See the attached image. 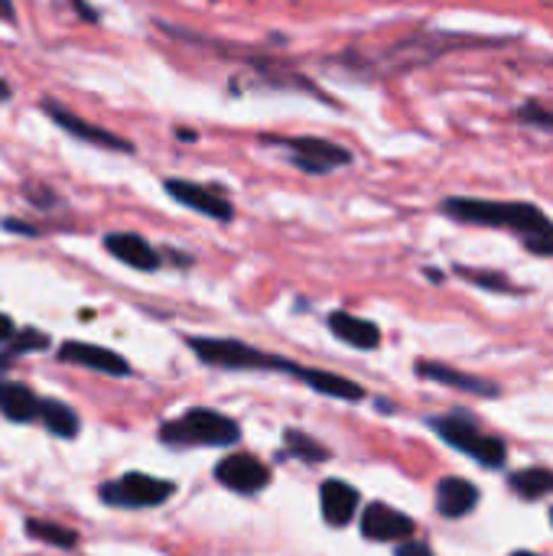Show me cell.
<instances>
[{"label":"cell","instance_id":"6da1fadb","mask_svg":"<svg viewBox=\"0 0 553 556\" xmlns=\"http://www.w3.org/2000/svg\"><path fill=\"white\" fill-rule=\"evenodd\" d=\"M440 212L460 225L512 231L525 244V251H531L535 257H553V222L544 208H538L531 202H495V199L453 195V199H443Z\"/></svg>","mask_w":553,"mask_h":556},{"label":"cell","instance_id":"7a4b0ae2","mask_svg":"<svg viewBox=\"0 0 553 556\" xmlns=\"http://www.w3.org/2000/svg\"><path fill=\"white\" fill-rule=\"evenodd\" d=\"M427 427L453 450H460L463 456H469L473 463H479L482 469H502L508 463V446L502 437L486 433L482 424L469 414V410H450L440 417H430Z\"/></svg>","mask_w":553,"mask_h":556},{"label":"cell","instance_id":"3957f363","mask_svg":"<svg viewBox=\"0 0 553 556\" xmlns=\"http://www.w3.org/2000/svg\"><path fill=\"white\" fill-rule=\"evenodd\" d=\"M160 440L169 446H235L241 440V427L218 410L196 407L176 420H166L160 427Z\"/></svg>","mask_w":553,"mask_h":556},{"label":"cell","instance_id":"277c9868","mask_svg":"<svg viewBox=\"0 0 553 556\" xmlns=\"http://www.w3.org/2000/svg\"><path fill=\"white\" fill-rule=\"evenodd\" d=\"M189 349L199 355V362L215 365V368H228V371H248V368H287V358H274L264 355L238 339H189Z\"/></svg>","mask_w":553,"mask_h":556},{"label":"cell","instance_id":"5b68a950","mask_svg":"<svg viewBox=\"0 0 553 556\" xmlns=\"http://www.w3.org/2000/svg\"><path fill=\"white\" fill-rule=\"evenodd\" d=\"M101 502L111 508H156L176 495V485L143 472H127L111 485H101Z\"/></svg>","mask_w":553,"mask_h":556},{"label":"cell","instance_id":"8992f818","mask_svg":"<svg viewBox=\"0 0 553 556\" xmlns=\"http://www.w3.org/2000/svg\"><path fill=\"white\" fill-rule=\"evenodd\" d=\"M290 163L310 176H326L339 166H349L352 163V153L326 137H290V140H280Z\"/></svg>","mask_w":553,"mask_h":556},{"label":"cell","instance_id":"52a82bcc","mask_svg":"<svg viewBox=\"0 0 553 556\" xmlns=\"http://www.w3.org/2000/svg\"><path fill=\"white\" fill-rule=\"evenodd\" d=\"M42 114H46L55 127H62L68 137H75V140H85V143H91V147L114 150V153H134V143H130V140H124V137H117V134H111V130L91 124V121H85L81 114H75V111H68L65 104H59L55 98H42Z\"/></svg>","mask_w":553,"mask_h":556},{"label":"cell","instance_id":"ba28073f","mask_svg":"<svg viewBox=\"0 0 553 556\" xmlns=\"http://www.w3.org/2000/svg\"><path fill=\"white\" fill-rule=\"evenodd\" d=\"M417 531L414 518H407L404 511L385 505V502H372L365 511H362V538L365 541H375V544H401V541H411Z\"/></svg>","mask_w":553,"mask_h":556},{"label":"cell","instance_id":"9c48e42d","mask_svg":"<svg viewBox=\"0 0 553 556\" xmlns=\"http://www.w3.org/2000/svg\"><path fill=\"white\" fill-rule=\"evenodd\" d=\"M215 479L241 495H254L271 485V469L251 453H231L215 466Z\"/></svg>","mask_w":553,"mask_h":556},{"label":"cell","instance_id":"30bf717a","mask_svg":"<svg viewBox=\"0 0 553 556\" xmlns=\"http://www.w3.org/2000/svg\"><path fill=\"white\" fill-rule=\"evenodd\" d=\"M414 371L424 378V381H433V384H443V388H453V391H463V394H473V397H486V401H495L502 394V388L489 378H479V375H469V371H460V368H450L443 362H417Z\"/></svg>","mask_w":553,"mask_h":556},{"label":"cell","instance_id":"8fae6325","mask_svg":"<svg viewBox=\"0 0 553 556\" xmlns=\"http://www.w3.org/2000/svg\"><path fill=\"white\" fill-rule=\"evenodd\" d=\"M166 192H169L179 205H186V208H192V212H199V215H205V218H215V222H231V218H235L231 202L222 199V195H218L215 189H209V186H199V182H189V179H166Z\"/></svg>","mask_w":553,"mask_h":556},{"label":"cell","instance_id":"7c38bea8","mask_svg":"<svg viewBox=\"0 0 553 556\" xmlns=\"http://www.w3.org/2000/svg\"><path fill=\"white\" fill-rule=\"evenodd\" d=\"M59 362L81 365V368H91V371L108 375V378H127L130 375V365L117 352L101 349V345H91V342H62Z\"/></svg>","mask_w":553,"mask_h":556},{"label":"cell","instance_id":"4fadbf2b","mask_svg":"<svg viewBox=\"0 0 553 556\" xmlns=\"http://www.w3.org/2000/svg\"><path fill=\"white\" fill-rule=\"evenodd\" d=\"M287 375L300 378L316 394H326V397H336V401H349V404L365 401V388L349 381V378H342V375H332V371H323V368H306V365H297V362H290Z\"/></svg>","mask_w":553,"mask_h":556},{"label":"cell","instance_id":"5bb4252c","mask_svg":"<svg viewBox=\"0 0 553 556\" xmlns=\"http://www.w3.org/2000/svg\"><path fill=\"white\" fill-rule=\"evenodd\" d=\"M479 498L482 492L469 482V479H460V476H447L437 482V511L450 521L456 518H466L479 508Z\"/></svg>","mask_w":553,"mask_h":556},{"label":"cell","instance_id":"9a60e30c","mask_svg":"<svg viewBox=\"0 0 553 556\" xmlns=\"http://www.w3.org/2000/svg\"><path fill=\"white\" fill-rule=\"evenodd\" d=\"M319 505H323V518H326L329 528H345L355 518V511L362 505V495H359L355 485H349L342 479H329L319 489Z\"/></svg>","mask_w":553,"mask_h":556},{"label":"cell","instance_id":"2e32d148","mask_svg":"<svg viewBox=\"0 0 553 556\" xmlns=\"http://www.w3.org/2000/svg\"><path fill=\"white\" fill-rule=\"evenodd\" d=\"M104 251L134 270H156L160 267V254L153 251V244L134 231H111L104 238Z\"/></svg>","mask_w":553,"mask_h":556},{"label":"cell","instance_id":"e0dca14e","mask_svg":"<svg viewBox=\"0 0 553 556\" xmlns=\"http://www.w3.org/2000/svg\"><path fill=\"white\" fill-rule=\"evenodd\" d=\"M329 332L336 339H342L345 345L359 349V352H375L381 345V329L372 323V319H362V316H352L345 309H336L329 313Z\"/></svg>","mask_w":553,"mask_h":556},{"label":"cell","instance_id":"ac0fdd59","mask_svg":"<svg viewBox=\"0 0 553 556\" xmlns=\"http://www.w3.org/2000/svg\"><path fill=\"white\" fill-rule=\"evenodd\" d=\"M0 414L13 424H29L39 414V397L20 381H0Z\"/></svg>","mask_w":553,"mask_h":556},{"label":"cell","instance_id":"d6986e66","mask_svg":"<svg viewBox=\"0 0 553 556\" xmlns=\"http://www.w3.org/2000/svg\"><path fill=\"white\" fill-rule=\"evenodd\" d=\"M508 489L521 498V502H544L553 498V469L548 466H528L508 476Z\"/></svg>","mask_w":553,"mask_h":556},{"label":"cell","instance_id":"ffe728a7","mask_svg":"<svg viewBox=\"0 0 553 556\" xmlns=\"http://www.w3.org/2000/svg\"><path fill=\"white\" fill-rule=\"evenodd\" d=\"M36 420H39L52 437H59V440H72V437H78V430H81L78 414H75L68 404H62V401H42V397H39V414H36Z\"/></svg>","mask_w":553,"mask_h":556},{"label":"cell","instance_id":"44dd1931","mask_svg":"<svg viewBox=\"0 0 553 556\" xmlns=\"http://www.w3.org/2000/svg\"><path fill=\"white\" fill-rule=\"evenodd\" d=\"M23 531H26V538L42 541V544H52V547H62V551H72L78 544L75 531H68V528H62L55 521H42V518H29L23 525Z\"/></svg>","mask_w":553,"mask_h":556},{"label":"cell","instance_id":"7402d4cb","mask_svg":"<svg viewBox=\"0 0 553 556\" xmlns=\"http://www.w3.org/2000/svg\"><path fill=\"white\" fill-rule=\"evenodd\" d=\"M284 446L290 450V456H297L303 463H326L329 459V450L323 443H316L313 437L300 433V430H287L284 433Z\"/></svg>","mask_w":553,"mask_h":556},{"label":"cell","instance_id":"603a6c76","mask_svg":"<svg viewBox=\"0 0 553 556\" xmlns=\"http://www.w3.org/2000/svg\"><path fill=\"white\" fill-rule=\"evenodd\" d=\"M42 349H49V339H46L42 332H36V329H26V332L13 336V342H10V349H7V352H0V365H7L13 355H23V352H42Z\"/></svg>","mask_w":553,"mask_h":556},{"label":"cell","instance_id":"cb8c5ba5","mask_svg":"<svg viewBox=\"0 0 553 556\" xmlns=\"http://www.w3.org/2000/svg\"><path fill=\"white\" fill-rule=\"evenodd\" d=\"M456 274L476 287H486V290H495V293H512V280L502 277V274H492V270H473V267H456Z\"/></svg>","mask_w":553,"mask_h":556},{"label":"cell","instance_id":"d4e9b609","mask_svg":"<svg viewBox=\"0 0 553 556\" xmlns=\"http://www.w3.org/2000/svg\"><path fill=\"white\" fill-rule=\"evenodd\" d=\"M518 117L528 121V124H535V127H541V130H553V111H548L541 101H528V104L518 111Z\"/></svg>","mask_w":553,"mask_h":556},{"label":"cell","instance_id":"484cf974","mask_svg":"<svg viewBox=\"0 0 553 556\" xmlns=\"http://www.w3.org/2000/svg\"><path fill=\"white\" fill-rule=\"evenodd\" d=\"M394 556H437V554H433V547H430V544H424V541H401V544L394 547Z\"/></svg>","mask_w":553,"mask_h":556},{"label":"cell","instance_id":"4316f807","mask_svg":"<svg viewBox=\"0 0 553 556\" xmlns=\"http://www.w3.org/2000/svg\"><path fill=\"white\" fill-rule=\"evenodd\" d=\"M3 228H7V231H13V235H29V238H33V235H39L33 225H26V222H16V218H3Z\"/></svg>","mask_w":553,"mask_h":556},{"label":"cell","instance_id":"83f0119b","mask_svg":"<svg viewBox=\"0 0 553 556\" xmlns=\"http://www.w3.org/2000/svg\"><path fill=\"white\" fill-rule=\"evenodd\" d=\"M13 336H16V332H13V319L0 313V345H3V342H10Z\"/></svg>","mask_w":553,"mask_h":556},{"label":"cell","instance_id":"f1b7e54d","mask_svg":"<svg viewBox=\"0 0 553 556\" xmlns=\"http://www.w3.org/2000/svg\"><path fill=\"white\" fill-rule=\"evenodd\" d=\"M13 16H16V13H13V3H10V0H0V20H3V23H13Z\"/></svg>","mask_w":553,"mask_h":556},{"label":"cell","instance_id":"f546056e","mask_svg":"<svg viewBox=\"0 0 553 556\" xmlns=\"http://www.w3.org/2000/svg\"><path fill=\"white\" fill-rule=\"evenodd\" d=\"M13 98V88L7 85V78H0V101H10Z\"/></svg>","mask_w":553,"mask_h":556},{"label":"cell","instance_id":"4dcf8cb0","mask_svg":"<svg viewBox=\"0 0 553 556\" xmlns=\"http://www.w3.org/2000/svg\"><path fill=\"white\" fill-rule=\"evenodd\" d=\"M512 556H541V554H535V551H515Z\"/></svg>","mask_w":553,"mask_h":556},{"label":"cell","instance_id":"1f68e13d","mask_svg":"<svg viewBox=\"0 0 553 556\" xmlns=\"http://www.w3.org/2000/svg\"><path fill=\"white\" fill-rule=\"evenodd\" d=\"M551 528H553V508H551Z\"/></svg>","mask_w":553,"mask_h":556}]
</instances>
